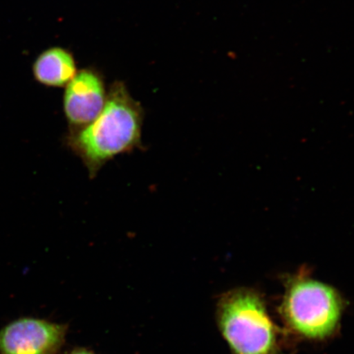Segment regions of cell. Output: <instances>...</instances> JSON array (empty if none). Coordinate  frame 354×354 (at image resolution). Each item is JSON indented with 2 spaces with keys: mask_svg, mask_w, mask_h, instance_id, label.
<instances>
[{
  "mask_svg": "<svg viewBox=\"0 0 354 354\" xmlns=\"http://www.w3.org/2000/svg\"><path fill=\"white\" fill-rule=\"evenodd\" d=\"M144 110L123 84L110 88L103 110L82 129L69 132L66 144L95 178L106 163L141 145Z\"/></svg>",
  "mask_w": 354,
  "mask_h": 354,
  "instance_id": "1",
  "label": "cell"
},
{
  "mask_svg": "<svg viewBox=\"0 0 354 354\" xmlns=\"http://www.w3.org/2000/svg\"><path fill=\"white\" fill-rule=\"evenodd\" d=\"M280 313L288 328L309 340L331 337L340 326L346 301L330 285L302 272L287 276Z\"/></svg>",
  "mask_w": 354,
  "mask_h": 354,
  "instance_id": "2",
  "label": "cell"
},
{
  "mask_svg": "<svg viewBox=\"0 0 354 354\" xmlns=\"http://www.w3.org/2000/svg\"><path fill=\"white\" fill-rule=\"evenodd\" d=\"M216 322L232 354H282L278 329L254 289L237 288L221 296Z\"/></svg>",
  "mask_w": 354,
  "mask_h": 354,
  "instance_id": "3",
  "label": "cell"
},
{
  "mask_svg": "<svg viewBox=\"0 0 354 354\" xmlns=\"http://www.w3.org/2000/svg\"><path fill=\"white\" fill-rule=\"evenodd\" d=\"M66 326L24 317L0 330L2 354H57L65 342Z\"/></svg>",
  "mask_w": 354,
  "mask_h": 354,
  "instance_id": "4",
  "label": "cell"
},
{
  "mask_svg": "<svg viewBox=\"0 0 354 354\" xmlns=\"http://www.w3.org/2000/svg\"><path fill=\"white\" fill-rule=\"evenodd\" d=\"M64 111L69 132L82 129L99 116L107 94L103 80L91 70H82L66 86Z\"/></svg>",
  "mask_w": 354,
  "mask_h": 354,
  "instance_id": "5",
  "label": "cell"
},
{
  "mask_svg": "<svg viewBox=\"0 0 354 354\" xmlns=\"http://www.w3.org/2000/svg\"><path fill=\"white\" fill-rule=\"evenodd\" d=\"M77 73L73 56L59 47L43 52L33 64L34 77L44 86H66Z\"/></svg>",
  "mask_w": 354,
  "mask_h": 354,
  "instance_id": "6",
  "label": "cell"
},
{
  "mask_svg": "<svg viewBox=\"0 0 354 354\" xmlns=\"http://www.w3.org/2000/svg\"><path fill=\"white\" fill-rule=\"evenodd\" d=\"M68 354H95V353H92L91 351H87V349L78 348V349H76V351H73V352H71Z\"/></svg>",
  "mask_w": 354,
  "mask_h": 354,
  "instance_id": "7",
  "label": "cell"
}]
</instances>
